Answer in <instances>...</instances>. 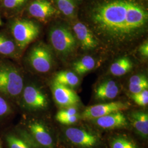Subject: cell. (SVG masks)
Masks as SVG:
<instances>
[{"mask_svg":"<svg viewBox=\"0 0 148 148\" xmlns=\"http://www.w3.org/2000/svg\"><path fill=\"white\" fill-rule=\"evenodd\" d=\"M81 16L97 40L121 46L148 31V12L142 0H88Z\"/></svg>","mask_w":148,"mask_h":148,"instance_id":"6da1fadb","label":"cell"},{"mask_svg":"<svg viewBox=\"0 0 148 148\" xmlns=\"http://www.w3.org/2000/svg\"><path fill=\"white\" fill-rule=\"evenodd\" d=\"M8 32L20 51L36 39L40 27L34 21L23 18H12L8 23Z\"/></svg>","mask_w":148,"mask_h":148,"instance_id":"7a4b0ae2","label":"cell"},{"mask_svg":"<svg viewBox=\"0 0 148 148\" xmlns=\"http://www.w3.org/2000/svg\"><path fill=\"white\" fill-rule=\"evenodd\" d=\"M23 79L13 64L0 62V92L11 98L20 95L23 90Z\"/></svg>","mask_w":148,"mask_h":148,"instance_id":"3957f363","label":"cell"},{"mask_svg":"<svg viewBox=\"0 0 148 148\" xmlns=\"http://www.w3.org/2000/svg\"><path fill=\"white\" fill-rule=\"evenodd\" d=\"M49 38L54 50L61 56H68L73 53L77 45L74 34L64 26L52 27L49 32Z\"/></svg>","mask_w":148,"mask_h":148,"instance_id":"277c9868","label":"cell"},{"mask_svg":"<svg viewBox=\"0 0 148 148\" xmlns=\"http://www.w3.org/2000/svg\"><path fill=\"white\" fill-rule=\"evenodd\" d=\"M28 62L35 71L46 73L49 71L52 67V54L47 46L40 43L30 50L28 55Z\"/></svg>","mask_w":148,"mask_h":148,"instance_id":"5b68a950","label":"cell"},{"mask_svg":"<svg viewBox=\"0 0 148 148\" xmlns=\"http://www.w3.org/2000/svg\"><path fill=\"white\" fill-rule=\"evenodd\" d=\"M128 109V104L120 101L96 104L86 108L82 114V118L83 120H95L111 113L121 112Z\"/></svg>","mask_w":148,"mask_h":148,"instance_id":"8992f818","label":"cell"},{"mask_svg":"<svg viewBox=\"0 0 148 148\" xmlns=\"http://www.w3.org/2000/svg\"><path fill=\"white\" fill-rule=\"evenodd\" d=\"M53 98L56 103L62 107L69 108L77 105L79 97L72 89L53 81L52 85Z\"/></svg>","mask_w":148,"mask_h":148,"instance_id":"52a82bcc","label":"cell"},{"mask_svg":"<svg viewBox=\"0 0 148 148\" xmlns=\"http://www.w3.org/2000/svg\"><path fill=\"white\" fill-rule=\"evenodd\" d=\"M30 16L41 22H45L55 15L57 10L49 0H34L27 7Z\"/></svg>","mask_w":148,"mask_h":148,"instance_id":"ba28073f","label":"cell"},{"mask_svg":"<svg viewBox=\"0 0 148 148\" xmlns=\"http://www.w3.org/2000/svg\"><path fill=\"white\" fill-rule=\"evenodd\" d=\"M23 97L25 105L30 109H42L47 106V97L34 86L25 87L23 90Z\"/></svg>","mask_w":148,"mask_h":148,"instance_id":"9c48e42d","label":"cell"},{"mask_svg":"<svg viewBox=\"0 0 148 148\" xmlns=\"http://www.w3.org/2000/svg\"><path fill=\"white\" fill-rule=\"evenodd\" d=\"M75 37L84 50H93L99 45V42L89 27L82 22L76 23L73 26Z\"/></svg>","mask_w":148,"mask_h":148,"instance_id":"30bf717a","label":"cell"},{"mask_svg":"<svg viewBox=\"0 0 148 148\" xmlns=\"http://www.w3.org/2000/svg\"><path fill=\"white\" fill-rule=\"evenodd\" d=\"M65 134L71 143L82 147L91 148L97 143L95 136L82 129L69 128L65 130Z\"/></svg>","mask_w":148,"mask_h":148,"instance_id":"8fae6325","label":"cell"},{"mask_svg":"<svg viewBox=\"0 0 148 148\" xmlns=\"http://www.w3.org/2000/svg\"><path fill=\"white\" fill-rule=\"evenodd\" d=\"M95 123L104 129H116L128 125L127 118L120 111L113 112L95 119Z\"/></svg>","mask_w":148,"mask_h":148,"instance_id":"7c38bea8","label":"cell"},{"mask_svg":"<svg viewBox=\"0 0 148 148\" xmlns=\"http://www.w3.org/2000/svg\"><path fill=\"white\" fill-rule=\"evenodd\" d=\"M29 129L37 143L44 147L53 148L52 138L42 123L36 121L32 122L29 125Z\"/></svg>","mask_w":148,"mask_h":148,"instance_id":"4fadbf2b","label":"cell"},{"mask_svg":"<svg viewBox=\"0 0 148 148\" xmlns=\"http://www.w3.org/2000/svg\"><path fill=\"white\" fill-rule=\"evenodd\" d=\"M19 52L11 35L0 32V56L16 58L18 57Z\"/></svg>","mask_w":148,"mask_h":148,"instance_id":"5bb4252c","label":"cell"},{"mask_svg":"<svg viewBox=\"0 0 148 148\" xmlns=\"http://www.w3.org/2000/svg\"><path fill=\"white\" fill-rule=\"evenodd\" d=\"M119 93V87L116 83L112 80L101 83L95 90V98L103 101L113 99Z\"/></svg>","mask_w":148,"mask_h":148,"instance_id":"9a60e30c","label":"cell"},{"mask_svg":"<svg viewBox=\"0 0 148 148\" xmlns=\"http://www.w3.org/2000/svg\"><path fill=\"white\" fill-rule=\"evenodd\" d=\"M29 0H0V9L5 16L11 18L20 13Z\"/></svg>","mask_w":148,"mask_h":148,"instance_id":"2e32d148","label":"cell"},{"mask_svg":"<svg viewBox=\"0 0 148 148\" xmlns=\"http://www.w3.org/2000/svg\"><path fill=\"white\" fill-rule=\"evenodd\" d=\"M133 127L137 132L145 139L148 136V115L143 111H135L131 115Z\"/></svg>","mask_w":148,"mask_h":148,"instance_id":"e0dca14e","label":"cell"},{"mask_svg":"<svg viewBox=\"0 0 148 148\" xmlns=\"http://www.w3.org/2000/svg\"><path fill=\"white\" fill-rule=\"evenodd\" d=\"M133 68L132 62L128 57L118 59L111 64L110 71L115 76H121L128 73Z\"/></svg>","mask_w":148,"mask_h":148,"instance_id":"ac0fdd59","label":"cell"},{"mask_svg":"<svg viewBox=\"0 0 148 148\" xmlns=\"http://www.w3.org/2000/svg\"><path fill=\"white\" fill-rule=\"evenodd\" d=\"M54 81L69 88L75 87L79 84V77L73 72L62 71L56 75Z\"/></svg>","mask_w":148,"mask_h":148,"instance_id":"d6986e66","label":"cell"},{"mask_svg":"<svg viewBox=\"0 0 148 148\" xmlns=\"http://www.w3.org/2000/svg\"><path fill=\"white\" fill-rule=\"evenodd\" d=\"M95 65V59L90 56H86L74 63L73 68L77 74L82 75L92 70Z\"/></svg>","mask_w":148,"mask_h":148,"instance_id":"ffe728a7","label":"cell"},{"mask_svg":"<svg viewBox=\"0 0 148 148\" xmlns=\"http://www.w3.org/2000/svg\"><path fill=\"white\" fill-rule=\"evenodd\" d=\"M59 10L64 16L72 18L75 13L76 5L74 0H56Z\"/></svg>","mask_w":148,"mask_h":148,"instance_id":"44dd1931","label":"cell"},{"mask_svg":"<svg viewBox=\"0 0 148 148\" xmlns=\"http://www.w3.org/2000/svg\"><path fill=\"white\" fill-rule=\"evenodd\" d=\"M111 148H137L136 145L132 141L124 137L115 138L111 143Z\"/></svg>","mask_w":148,"mask_h":148,"instance_id":"7402d4cb","label":"cell"},{"mask_svg":"<svg viewBox=\"0 0 148 148\" xmlns=\"http://www.w3.org/2000/svg\"><path fill=\"white\" fill-rule=\"evenodd\" d=\"M6 140L10 148H30L26 142L14 135L7 136Z\"/></svg>","mask_w":148,"mask_h":148,"instance_id":"603a6c76","label":"cell"},{"mask_svg":"<svg viewBox=\"0 0 148 148\" xmlns=\"http://www.w3.org/2000/svg\"><path fill=\"white\" fill-rule=\"evenodd\" d=\"M131 97L133 101L138 106H145L148 105V90H144L142 92L136 94H132Z\"/></svg>","mask_w":148,"mask_h":148,"instance_id":"cb8c5ba5","label":"cell"},{"mask_svg":"<svg viewBox=\"0 0 148 148\" xmlns=\"http://www.w3.org/2000/svg\"><path fill=\"white\" fill-rule=\"evenodd\" d=\"M76 115H78L77 110L76 108L73 106V107L66 108L65 109H64L58 111L56 115V117L57 120L58 121H59L60 120L64 119L65 118Z\"/></svg>","mask_w":148,"mask_h":148,"instance_id":"d4e9b609","label":"cell"},{"mask_svg":"<svg viewBox=\"0 0 148 148\" xmlns=\"http://www.w3.org/2000/svg\"><path fill=\"white\" fill-rule=\"evenodd\" d=\"M11 108L5 99L0 96V119L11 112Z\"/></svg>","mask_w":148,"mask_h":148,"instance_id":"484cf974","label":"cell"},{"mask_svg":"<svg viewBox=\"0 0 148 148\" xmlns=\"http://www.w3.org/2000/svg\"><path fill=\"white\" fill-rule=\"evenodd\" d=\"M148 81L138 85H129V90L132 94L140 93L144 90H148Z\"/></svg>","mask_w":148,"mask_h":148,"instance_id":"4316f807","label":"cell"},{"mask_svg":"<svg viewBox=\"0 0 148 148\" xmlns=\"http://www.w3.org/2000/svg\"><path fill=\"white\" fill-rule=\"evenodd\" d=\"M148 81L147 77L143 74L135 75L130 78L129 85H138Z\"/></svg>","mask_w":148,"mask_h":148,"instance_id":"83f0119b","label":"cell"},{"mask_svg":"<svg viewBox=\"0 0 148 148\" xmlns=\"http://www.w3.org/2000/svg\"><path fill=\"white\" fill-rule=\"evenodd\" d=\"M79 114H78V115H76L65 118L64 119L60 120L58 122L63 125H73L75 123H76L79 120Z\"/></svg>","mask_w":148,"mask_h":148,"instance_id":"f1b7e54d","label":"cell"},{"mask_svg":"<svg viewBox=\"0 0 148 148\" xmlns=\"http://www.w3.org/2000/svg\"><path fill=\"white\" fill-rule=\"evenodd\" d=\"M139 51L140 54L145 58H148V40L145 41L140 46L139 48Z\"/></svg>","mask_w":148,"mask_h":148,"instance_id":"f546056e","label":"cell"},{"mask_svg":"<svg viewBox=\"0 0 148 148\" xmlns=\"http://www.w3.org/2000/svg\"><path fill=\"white\" fill-rule=\"evenodd\" d=\"M2 25V21L1 20V16H0V26H1Z\"/></svg>","mask_w":148,"mask_h":148,"instance_id":"4dcf8cb0","label":"cell"},{"mask_svg":"<svg viewBox=\"0 0 148 148\" xmlns=\"http://www.w3.org/2000/svg\"><path fill=\"white\" fill-rule=\"evenodd\" d=\"M74 1H81V0H74Z\"/></svg>","mask_w":148,"mask_h":148,"instance_id":"1f68e13d","label":"cell"},{"mask_svg":"<svg viewBox=\"0 0 148 148\" xmlns=\"http://www.w3.org/2000/svg\"><path fill=\"white\" fill-rule=\"evenodd\" d=\"M0 148H1V145H0Z\"/></svg>","mask_w":148,"mask_h":148,"instance_id":"d6a6232c","label":"cell"}]
</instances>
